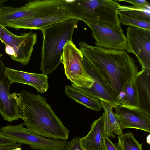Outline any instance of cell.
<instances>
[{
	"mask_svg": "<svg viewBox=\"0 0 150 150\" xmlns=\"http://www.w3.org/2000/svg\"><path fill=\"white\" fill-rule=\"evenodd\" d=\"M78 45L83 57L98 71L118 98L138 72L133 58L124 51L91 46L83 41Z\"/></svg>",
	"mask_w": 150,
	"mask_h": 150,
	"instance_id": "obj_1",
	"label": "cell"
},
{
	"mask_svg": "<svg viewBox=\"0 0 150 150\" xmlns=\"http://www.w3.org/2000/svg\"><path fill=\"white\" fill-rule=\"evenodd\" d=\"M19 93L20 118L28 131L49 139L67 140L69 131L47 103L46 98L25 90Z\"/></svg>",
	"mask_w": 150,
	"mask_h": 150,
	"instance_id": "obj_2",
	"label": "cell"
},
{
	"mask_svg": "<svg viewBox=\"0 0 150 150\" xmlns=\"http://www.w3.org/2000/svg\"><path fill=\"white\" fill-rule=\"evenodd\" d=\"M79 20L67 19L46 26L40 30L43 36L40 70L47 76L61 63L64 47L67 41H72L74 30Z\"/></svg>",
	"mask_w": 150,
	"mask_h": 150,
	"instance_id": "obj_3",
	"label": "cell"
},
{
	"mask_svg": "<svg viewBox=\"0 0 150 150\" xmlns=\"http://www.w3.org/2000/svg\"><path fill=\"white\" fill-rule=\"evenodd\" d=\"M30 15L8 24L7 26L16 30H40L49 25L74 18L65 0L31 1Z\"/></svg>",
	"mask_w": 150,
	"mask_h": 150,
	"instance_id": "obj_4",
	"label": "cell"
},
{
	"mask_svg": "<svg viewBox=\"0 0 150 150\" xmlns=\"http://www.w3.org/2000/svg\"><path fill=\"white\" fill-rule=\"evenodd\" d=\"M67 1L74 18L84 22L120 26L117 13L120 5L115 0Z\"/></svg>",
	"mask_w": 150,
	"mask_h": 150,
	"instance_id": "obj_5",
	"label": "cell"
},
{
	"mask_svg": "<svg viewBox=\"0 0 150 150\" xmlns=\"http://www.w3.org/2000/svg\"><path fill=\"white\" fill-rule=\"evenodd\" d=\"M84 57L81 51L72 41L65 45L61 61L67 78L77 87L90 88L94 81L84 69L82 64Z\"/></svg>",
	"mask_w": 150,
	"mask_h": 150,
	"instance_id": "obj_6",
	"label": "cell"
},
{
	"mask_svg": "<svg viewBox=\"0 0 150 150\" xmlns=\"http://www.w3.org/2000/svg\"><path fill=\"white\" fill-rule=\"evenodd\" d=\"M23 123L1 127L0 131L4 135L14 139L17 143L30 146L35 150H63L66 141L47 138L28 131Z\"/></svg>",
	"mask_w": 150,
	"mask_h": 150,
	"instance_id": "obj_7",
	"label": "cell"
},
{
	"mask_svg": "<svg viewBox=\"0 0 150 150\" xmlns=\"http://www.w3.org/2000/svg\"><path fill=\"white\" fill-rule=\"evenodd\" d=\"M37 38V34L35 32L30 31L18 35L0 24V40L13 49L15 56L11 59L23 65L28 64L29 62Z\"/></svg>",
	"mask_w": 150,
	"mask_h": 150,
	"instance_id": "obj_8",
	"label": "cell"
},
{
	"mask_svg": "<svg viewBox=\"0 0 150 150\" xmlns=\"http://www.w3.org/2000/svg\"><path fill=\"white\" fill-rule=\"evenodd\" d=\"M91 30L96 46L106 49L126 50L127 41L121 26H112L101 23L84 22Z\"/></svg>",
	"mask_w": 150,
	"mask_h": 150,
	"instance_id": "obj_9",
	"label": "cell"
},
{
	"mask_svg": "<svg viewBox=\"0 0 150 150\" xmlns=\"http://www.w3.org/2000/svg\"><path fill=\"white\" fill-rule=\"evenodd\" d=\"M6 67L0 59V114L4 119L12 122L20 118L21 98L19 93L10 94L11 82L6 74Z\"/></svg>",
	"mask_w": 150,
	"mask_h": 150,
	"instance_id": "obj_10",
	"label": "cell"
},
{
	"mask_svg": "<svg viewBox=\"0 0 150 150\" xmlns=\"http://www.w3.org/2000/svg\"><path fill=\"white\" fill-rule=\"evenodd\" d=\"M83 68L93 79L94 82L90 88L71 85L83 93L102 100L114 108L121 102L112 89L108 85L98 71L85 57L82 60Z\"/></svg>",
	"mask_w": 150,
	"mask_h": 150,
	"instance_id": "obj_11",
	"label": "cell"
},
{
	"mask_svg": "<svg viewBox=\"0 0 150 150\" xmlns=\"http://www.w3.org/2000/svg\"><path fill=\"white\" fill-rule=\"evenodd\" d=\"M126 37L127 52L137 57L142 69L150 70V30L128 26Z\"/></svg>",
	"mask_w": 150,
	"mask_h": 150,
	"instance_id": "obj_12",
	"label": "cell"
},
{
	"mask_svg": "<svg viewBox=\"0 0 150 150\" xmlns=\"http://www.w3.org/2000/svg\"><path fill=\"white\" fill-rule=\"evenodd\" d=\"M114 114L119 121L121 127L133 128L150 133V115L138 108L125 106L121 104L114 108Z\"/></svg>",
	"mask_w": 150,
	"mask_h": 150,
	"instance_id": "obj_13",
	"label": "cell"
},
{
	"mask_svg": "<svg viewBox=\"0 0 150 150\" xmlns=\"http://www.w3.org/2000/svg\"><path fill=\"white\" fill-rule=\"evenodd\" d=\"M5 72L11 83H18L28 85L41 93L46 92L48 89V77L42 73L27 72L6 67Z\"/></svg>",
	"mask_w": 150,
	"mask_h": 150,
	"instance_id": "obj_14",
	"label": "cell"
},
{
	"mask_svg": "<svg viewBox=\"0 0 150 150\" xmlns=\"http://www.w3.org/2000/svg\"><path fill=\"white\" fill-rule=\"evenodd\" d=\"M137 96L138 108L150 115V70L142 69L133 79Z\"/></svg>",
	"mask_w": 150,
	"mask_h": 150,
	"instance_id": "obj_15",
	"label": "cell"
},
{
	"mask_svg": "<svg viewBox=\"0 0 150 150\" xmlns=\"http://www.w3.org/2000/svg\"><path fill=\"white\" fill-rule=\"evenodd\" d=\"M104 135L102 115L91 125L88 133L86 136L80 137L81 145L85 150H105L103 142Z\"/></svg>",
	"mask_w": 150,
	"mask_h": 150,
	"instance_id": "obj_16",
	"label": "cell"
},
{
	"mask_svg": "<svg viewBox=\"0 0 150 150\" xmlns=\"http://www.w3.org/2000/svg\"><path fill=\"white\" fill-rule=\"evenodd\" d=\"M102 107L105 111L103 114L104 134L108 137H115L114 135L119 136L123 133V129L112 111V108L102 100Z\"/></svg>",
	"mask_w": 150,
	"mask_h": 150,
	"instance_id": "obj_17",
	"label": "cell"
},
{
	"mask_svg": "<svg viewBox=\"0 0 150 150\" xmlns=\"http://www.w3.org/2000/svg\"><path fill=\"white\" fill-rule=\"evenodd\" d=\"M64 91L69 98L87 108L97 111L102 109L100 100L83 93L72 85L66 86Z\"/></svg>",
	"mask_w": 150,
	"mask_h": 150,
	"instance_id": "obj_18",
	"label": "cell"
},
{
	"mask_svg": "<svg viewBox=\"0 0 150 150\" xmlns=\"http://www.w3.org/2000/svg\"><path fill=\"white\" fill-rule=\"evenodd\" d=\"M118 98L122 105L128 107L138 108V98L133 80L126 85L123 91L121 92Z\"/></svg>",
	"mask_w": 150,
	"mask_h": 150,
	"instance_id": "obj_19",
	"label": "cell"
},
{
	"mask_svg": "<svg viewBox=\"0 0 150 150\" xmlns=\"http://www.w3.org/2000/svg\"><path fill=\"white\" fill-rule=\"evenodd\" d=\"M118 12L141 20L150 22L149 7L120 5L118 9Z\"/></svg>",
	"mask_w": 150,
	"mask_h": 150,
	"instance_id": "obj_20",
	"label": "cell"
},
{
	"mask_svg": "<svg viewBox=\"0 0 150 150\" xmlns=\"http://www.w3.org/2000/svg\"><path fill=\"white\" fill-rule=\"evenodd\" d=\"M117 144L120 150H142L143 144L140 143L130 132L118 137Z\"/></svg>",
	"mask_w": 150,
	"mask_h": 150,
	"instance_id": "obj_21",
	"label": "cell"
},
{
	"mask_svg": "<svg viewBox=\"0 0 150 150\" xmlns=\"http://www.w3.org/2000/svg\"><path fill=\"white\" fill-rule=\"evenodd\" d=\"M117 14L120 23L122 24L150 30V22L132 17L120 12H118Z\"/></svg>",
	"mask_w": 150,
	"mask_h": 150,
	"instance_id": "obj_22",
	"label": "cell"
},
{
	"mask_svg": "<svg viewBox=\"0 0 150 150\" xmlns=\"http://www.w3.org/2000/svg\"><path fill=\"white\" fill-rule=\"evenodd\" d=\"M80 138L77 136L67 142L63 150H84L81 145Z\"/></svg>",
	"mask_w": 150,
	"mask_h": 150,
	"instance_id": "obj_23",
	"label": "cell"
},
{
	"mask_svg": "<svg viewBox=\"0 0 150 150\" xmlns=\"http://www.w3.org/2000/svg\"><path fill=\"white\" fill-rule=\"evenodd\" d=\"M103 142L105 150H120L117 144L112 142L105 134L103 136Z\"/></svg>",
	"mask_w": 150,
	"mask_h": 150,
	"instance_id": "obj_24",
	"label": "cell"
},
{
	"mask_svg": "<svg viewBox=\"0 0 150 150\" xmlns=\"http://www.w3.org/2000/svg\"><path fill=\"white\" fill-rule=\"evenodd\" d=\"M17 143L14 139L6 136L0 132V147L12 146Z\"/></svg>",
	"mask_w": 150,
	"mask_h": 150,
	"instance_id": "obj_25",
	"label": "cell"
},
{
	"mask_svg": "<svg viewBox=\"0 0 150 150\" xmlns=\"http://www.w3.org/2000/svg\"><path fill=\"white\" fill-rule=\"evenodd\" d=\"M118 2L123 1L129 3L133 6L139 7H150V3L146 0H116Z\"/></svg>",
	"mask_w": 150,
	"mask_h": 150,
	"instance_id": "obj_26",
	"label": "cell"
},
{
	"mask_svg": "<svg viewBox=\"0 0 150 150\" xmlns=\"http://www.w3.org/2000/svg\"><path fill=\"white\" fill-rule=\"evenodd\" d=\"M21 144L17 143L15 145L6 147H0V150H21Z\"/></svg>",
	"mask_w": 150,
	"mask_h": 150,
	"instance_id": "obj_27",
	"label": "cell"
},
{
	"mask_svg": "<svg viewBox=\"0 0 150 150\" xmlns=\"http://www.w3.org/2000/svg\"><path fill=\"white\" fill-rule=\"evenodd\" d=\"M5 50L6 53L11 56L12 59L15 56V52L13 49L7 45H5Z\"/></svg>",
	"mask_w": 150,
	"mask_h": 150,
	"instance_id": "obj_28",
	"label": "cell"
},
{
	"mask_svg": "<svg viewBox=\"0 0 150 150\" xmlns=\"http://www.w3.org/2000/svg\"><path fill=\"white\" fill-rule=\"evenodd\" d=\"M147 143L150 145V134H149L147 137L146 139Z\"/></svg>",
	"mask_w": 150,
	"mask_h": 150,
	"instance_id": "obj_29",
	"label": "cell"
}]
</instances>
